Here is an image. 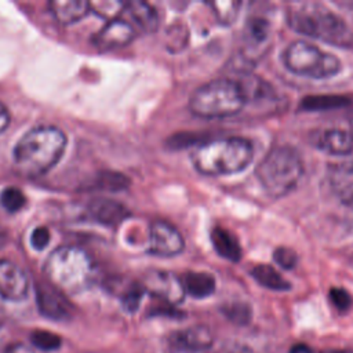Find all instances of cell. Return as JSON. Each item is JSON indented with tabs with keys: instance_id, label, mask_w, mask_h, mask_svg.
I'll list each match as a JSON object with an SVG mask.
<instances>
[{
	"instance_id": "27",
	"label": "cell",
	"mask_w": 353,
	"mask_h": 353,
	"mask_svg": "<svg viewBox=\"0 0 353 353\" xmlns=\"http://www.w3.org/2000/svg\"><path fill=\"white\" fill-rule=\"evenodd\" d=\"M30 342L34 347H37L40 350H46V352L57 350V349H59V346L62 343L61 338L57 334L46 331V330H37V331L32 332Z\"/></svg>"
},
{
	"instance_id": "34",
	"label": "cell",
	"mask_w": 353,
	"mask_h": 353,
	"mask_svg": "<svg viewBox=\"0 0 353 353\" xmlns=\"http://www.w3.org/2000/svg\"><path fill=\"white\" fill-rule=\"evenodd\" d=\"M164 353H211L210 349H197V347H186L179 345L168 343Z\"/></svg>"
},
{
	"instance_id": "40",
	"label": "cell",
	"mask_w": 353,
	"mask_h": 353,
	"mask_svg": "<svg viewBox=\"0 0 353 353\" xmlns=\"http://www.w3.org/2000/svg\"><path fill=\"white\" fill-rule=\"evenodd\" d=\"M352 265H353V259H352Z\"/></svg>"
},
{
	"instance_id": "23",
	"label": "cell",
	"mask_w": 353,
	"mask_h": 353,
	"mask_svg": "<svg viewBox=\"0 0 353 353\" xmlns=\"http://www.w3.org/2000/svg\"><path fill=\"white\" fill-rule=\"evenodd\" d=\"M270 33V25L266 19L255 17L247 21L244 26V40L247 46H262Z\"/></svg>"
},
{
	"instance_id": "15",
	"label": "cell",
	"mask_w": 353,
	"mask_h": 353,
	"mask_svg": "<svg viewBox=\"0 0 353 353\" xmlns=\"http://www.w3.org/2000/svg\"><path fill=\"white\" fill-rule=\"evenodd\" d=\"M330 183L339 200L353 208V163L334 164L330 170Z\"/></svg>"
},
{
	"instance_id": "26",
	"label": "cell",
	"mask_w": 353,
	"mask_h": 353,
	"mask_svg": "<svg viewBox=\"0 0 353 353\" xmlns=\"http://www.w3.org/2000/svg\"><path fill=\"white\" fill-rule=\"evenodd\" d=\"M216 19L223 25H230L236 19L240 8L239 1H212L210 3Z\"/></svg>"
},
{
	"instance_id": "31",
	"label": "cell",
	"mask_w": 353,
	"mask_h": 353,
	"mask_svg": "<svg viewBox=\"0 0 353 353\" xmlns=\"http://www.w3.org/2000/svg\"><path fill=\"white\" fill-rule=\"evenodd\" d=\"M143 294H145V288L142 285L130 287L121 296V303L124 310H127L128 313H134L139 307Z\"/></svg>"
},
{
	"instance_id": "22",
	"label": "cell",
	"mask_w": 353,
	"mask_h": 353,
	"mask_svg": "<svg viewBox=\"0 0 353 353\" xmlns=\"http://www.w3.org/2000/svg\"><path fill=\"white\" fill-rule=\"evenodd\" d=\"M349 98L343 95H310L302 98L299 108L305 112H321V110H331L338 109L349 105Z\"/></svg>"
},
{
	"instance_id": "28",
	"label": "cell",
	"mask_w": 353,
	"mask_h": 353,
	"mask_svg": "<svg viewBox=\"0 0 353 353\" xmlns=\"http://www.w3.org/2000/svg\"><path fill=\"white\" fill-rule=\"evenodd\" d=\"M25 203H26L25 196L18 188L8 186L3 189V192L0 193V204L8 212L19 211L25 205Z\"/></svg>"
},
{
	"instance_id": "35",
	"label": "cell",
	"mask_w": 353,
	"mask_h": 353,
	"mask_svg": "<svg viewBox=\"0 0 353 353\" xmlns=\"http://www.w3.org/2000/svg\"><path fill=\"white\" fill-rule=\"evenodd\" d=\"M4 353H34V352H33L32 347L26 346L25 343L17 342V343L8 345V346L6 347V350H4Z\"/></svg>"
},
{
	"instance_id": "2",
	"label": "cell",
	"mask_w": 353,
	"mask_h": 353,
	"mask_svg": "<svg viewBox=\"0 0 353 353\" xmlns=\"http://www.w3.org/2000/svg\"><path fill=\"white\" fill-rule=\"evenodd\" d=\"M287 22L295 32L336 47H352L353 32L343 18L320 3L291 6Z\"/></svg>"
},
{
	"instance_id": "1",
	"label": "cell",
	"mask_w": 353,
	"mask_h": 353,
	"mask_svg": "<svg viewBox=\"0 0 353 353\" xmlns=\"http://www.w3.org/2000/svg\"><path fill=\"white\" fill-rule=\"evenodd\" d=\"M66 135L54 125H39L29 130L15 145L12 159L17 170L29 178L48 172L62 157Z\"/></svg>"
},
{
	"instance_id": "7",
	"label": "cell",
	"mask_w": 353,
	"mask_h": 353,
	"mask_svg": "<svg viewBox=\"0 0 353 353\" xmlns=\"http://www.w3.org/2000/svg\"><path fill=\"white\" fill-rule=\"evenodd\" d=\"M281 61L290 72L310 79H328L341 72V61L334 54L303 40L290 43L283 51Z\"/></svg>"
},
{
	"instance_id": "11",
	"label": "cell",
	"mask_w": 353,
	"mask_h": 353,
	"mask_svg": "<svg viewBox=\"0 0 353 353\" xmlns=\"http://www.w3.org/2000/svg\"><path fill=\"white\" fill-rule=\"evenodd\" d=\"M134 37L135 30L132 25L124 19L114 18L92 36V44L101 51H108L127 46Z\"/></svg>"
},
{
	"instance_id": "3",
	"label": "cell",
	"mask_w": 353,
	"mask_h": 353,
	"mask_svg": "<svg viewBox=\"0 0 353 353\" xmlns=\"http://www.w3.org/2000/svg\"><path fill=\"white\" fill-rule=\"evenodd\" d=\"M254 159L251 142L241 137H228L201 143L192 154L193 167L203 175L237 174Z\"/></svg>"
},
{
	"instance_id": "25",
	"label": "cell",
	"mask_w": 353,
	"mask_h": 353,
	"mask_svg": "<svg viewBox=\"0 0 353 353\" xmlns=\"http://www.w3.org/2000/svg\"><path fill=\"white\" fill-rule=\"evenodd\" d=\"M95 188L108 192H121L128 189L130 179L117 171H101L95 176Z\"/></svg>"
},
{
	"instance_id": "30",
	"label": "cell",
	"mask_w": 353,
	"mask_h": 353,
	"mask_svg": "<svg viewBox=\"0 0 353 353\" xmlns=\"http://www.w3.org/2000/svg\"><path fill=\"white\" fill-rule=\"evenodd\" d=\"M328 298L332 306L339 312H347L353 305L352 295L345 288L341 287H332L328 291Z\"/></svg>"
},
{
	"instance_id": "9",
	"label": "cell",
	"mask_w": 353,
	"mask_h": 353,
	"mask_svg": "<svg viewBox=\"0 0 353 353\" xmlns=\"http://www.w3.org/2000/svg\"><path fill=\"white\" fill-rule=\"evenodd\" d=\"M145 291H149L153 296L161 299L165 305L174 306L183 301L185 290L181 277L170 272L153 270L146 274L143 285Z\"/></svg>"
},
{
	"instance_id": "29",
	"label": "cell",
	"mask_w": 353,
	"mask_h": 353,
	"mask_svg": "<svg viewBox=\"0 0 353 353\" xmlns=\"http://www.w3.org/2000/svg\"><path fill=\"white\" fill-rule=\"evenodd\" d=\"M90 6V11L95 12L97 15L106 18L109 21L117 18V15L120 12H123L124 8V3L120 1H103V0H98V1H88Z\"/></svg>"
},
{
	"instance_id": "21",
	"label": "cell",
	"mask_w": 353,
	"mask_h": 353,
	"mask_svg": "<svg viewBox=\"0 0 353 353\" xmlns=\"http://www.w3.org/2000/svg\"><path fill=\"white\" fill-rule=\"evenodd\" d=\"M252 279L265 288L273 291H288L291 284L270 265L261 263L251 269Z\"/></svg>"
},
{
	"instance_id": "4",
	"label": "cell",
	"mask_w": 353,
	"mask_h": 353,
	"mask_svg": "<svg viewBox=\"0 0 353 353\" xmlns=\"http://www.w3.org/2000/svg\"><path fill=\"white\" fill-rule=\"evenodd\" d=\"M44 274L50 284L65 295L85 291L94 283L95 266L91 256L76 245L55 248L44 263Z\"/></svg>"
},
{
	"instance_id": "18",
	"label": "cell",
	"mask_w": 353,
	"mask_h": 353,
	"mask_svg": "<svg viewBox=\"0 0 353 353\" xmlns=\"http://www.w3.org/2000/svg\"><path fill=\"white\" fill-rule=\"evenodd\" d=\"M123 12H127L134 23L145 33H153L159 28L157 11L146 1L132 0L124 3Z\"/></svg>"
},
{
	"instance_id": "6",
	"label": "cell",
	"mask_w": 353,
	"mask_h": 353,
	"mask_svg": "<svg viewBox=\"0 0 353 353\" xmlns=\"http://www.w3.org/2000/svg\"><path fill=\"white\" fill-rule=\"evenodd\" d=\"M245 105L241 87L234 79H214L196 88L189 98V110L203 119H222L239 113Z\"/></svg>"
},
{
	"instance_id": "5",
	"label": "cell",
	"mask_w": 353,
	"mask_h": 353,
	"mask_svg": "<svg viewBox=\"0 0 353 353\" xmlns=\"http://www.w3.org/2000/svg\"><path fill=\"white\" fill-rule=\"evenodd\" d=\"M263 190L280 199L295 189L303 175V160L299 152L290 145L273 146L255 168Z\"/></svg>"
},
{
	"instance_id": "16",
	"label": "cell",
	"mask_w": 353,
	"mask_h": 353,
	"mask_svg": "<svg viewBox=\"0 0 353 353\" xmlns=\"http://www.w3.org/2000/svg\"><path fill=\"white\" fill-rule=\"evenodd\" d=\"M50 12L62 25H72L90 12L88 1L84 0H52L48 3Z\"/></svg>"
},
{
	"instance_id": "33",
	"label": "cell",
	"mask_w": 353,
	"mask_h": 353,
	"mask_svg": "<svg viewBox=\"0 0 353 353\" xmlns=\"http://www.w3.org/2000/svg\"><path fill=\"white\" fill-rule=\"evenodd\" d=\"M50 230L46 226H37L30 234V244L36 251H43L50 243Z\"/></svg>"
},
{
	"instance_id": "39",
	"label": "cell",
	"mask_w": 353,
	"mask_h": 353,
	"mask_svg": "<svg viewBox=\"0 0 353 353\" xmlns=\"http://www.w3.org/2000/svg\"><path fill=\"white\" fill-rule=\"evenodd\" d=\"M352 124H353V117H352Z\"/></svg>"
},
{
	"instance_id": "20",
	"label": "cell",
	"mask_w": 353,
	"mask_h": 353,
	"mask_svg": "<svg viewBox=\"0 0 353 353\" xmlns=\"http://www.w3.org/2000/svg\"><path fill=\"white\" fill-rule=\"evenodd\" d=\"M185 294L201 299L214 294L215 279L204 272H188L181 277Z\"/></svg>"
},
{
	"instance_id": "12",
	"label": "cell",
	"mask_w": 353,
	"mask_h": 353,
	"mask_svg": "<svg viewBox=\"0 0 353 353\" xmlns=\"http://www.w3.org/2000/svg\"><path fill=\"white\" fill-rule=\"evenodd\" d=\"M36 302L40 313L51 320H66L70 316V305L61 292L50 283H37Z\"/></svg>"
},
{
	"instance_id": "36",
	"label": "cell",
	"mask_w": 353,
	"mask_h": 353,
	"mask_svg": "<svg viewBox=\"0 0 353 353\" xmlns=\"http://www.w3.org/2000/svg\"><path fill=\"white\" fill-rule=\"evenodd\" d=\"M10 124V113L8 109L4 106L3 102H0V134L7 130Z\"/></svg>"
},
{
	"instance_id": "8",
	"label": "cell",
	"mask_w": 353,
	"mask_h": 353,
	"mask_svg": "<svg viewBox=\"0 0 353 353\" xmlns=\"http://www.w3.org/2000/svg\"><path fill=\"white\" fill-rule=\"evenodd\" d=\"M185 248L182 234L165 221H153L149 228L148 252L154 256L168 258L179 255Z\"/></svg>"
},
{
	"instance_id": "38",
	"label": "cell",
	"mask_w": 353,
	"mask_h": 353,
	"mask_svg": "<svg viewBox=\"0 0 353 353\" xmlns=\"http://www.w3.org/2000/svg\"><path fill=\"white\" fill-rule=\"evenodd\" d=\"M290 353H312V352L306 345H295L291 347Z\"/></svg>"
},
{
	"instance_id": "17",
	"label": "cell",
	"mask_w": 353,
	"mask_h": 353,
	"mask_svg": "<svg viewBox=\"0 0 353 353\" xmlns=\"http://www.w3.org/2000/svg\"><path fill=\"white\" fill-rule=\"evenodd\" d=\"M210 239L215 252L221 258L234 263L241 259V247L239 244L237 237L230 230L222 226H214Z\"/></svg>"
},
{
	"instance_id": "24",
	"label": "cell",
	"mask_w": 353,
	"mask_h": 353,
	"mask_svg": "<svg viewBox=\"0 0 353 353\" xmlns=\"http://www.w3.org/2000/svg\"><path fill=\"white\" fill-rule=\"evenodd\" d=\"M222 314L236 325H247L252 319V309L247 302L233 301L221 306Z\"/></svg>"
},
{
	"instance_id": "37",
	"label": "cell",
	"mask_w": 353,
	"mask_h": 353,
	"mask_svg": "<svg viewBox=\"0 0 353 353\" xmlns=\"http://www.w3.org/2000/svg\"><path fill=\"white\" fill-rule=\"evenodd\" d=\"M229 353H254L252 350H250L245 346H240V345H234L229 347Z\"/></svg>"
},
{
	"instance_id": "19",
	"label": "cell",
	"mask_w": 353,
	"mask_h": 353,
	"mask_svg": "<svg viewBox=\"0 0 353 353\" xmlns=\"http://www.w3.org/2000/svg\"><path fill=\"white\" fill-rule=\"evenodd\" d=\"M212 342H214V336L210 328L204 325L178 330L172 332L168 338V343L186 346V347H197V349H211Z\"/></svg>"
},
{
	"instance_id": "10",
	"label": "cell",
	"mask_w": 353,
	"mask_h": 353,
	"mask_svg": "<svg viewBox=\"0 0 353 353\" xmlns=\"http://www.w3.org/2000/svg\"><path fill=\"white\" fill-rule=\"evenodd\" d=\"M29 294V280L25 272L8 259H0V296L19 302Z\"/></svg>"
},
{
	"instance_id": "32",
	"label": "cell",
	"mask_w": 353,
	"mask_h": 353,
	"mask_svg": "<svg viewBox=\"0 0 353 353\" xmlns=\"http://www.w3.org/2000/svg\"><path fill=\"white\" fill-rule=\"evenodd\" d=\"M273 259L274 262L283 268V269H292L296 266L298 263V255L296 252L290 248V247H277L274 251H273Z\"/></svg>"
},
{
	"instance_id": "14",
	"label": "cell",
	"mask_w": 353,
	"mask_h": 353,
	"mask_svg": "<svg viewBox=\"0 0 353 353\" xmlns=\"http://www.w3.org/2000/svg\"><path fill=\"white\" fill-rule=\"evenodd\" d=\"M88 214L102 225L116 226L130 215V211L120 201L101 197L90 201Z\"/></svg>"
},
{
	"instance_id": "13",
	"label": "cell",
	"mask_w": 353,
	"mask_h": 353,
	"mask_svg": "<svg viewBox=\"0 0 353 353\" xmlns=\"http://www.w3.org/2000/svg\"><path fill=\"white\" fill-rule=\"evenodd\" d=\"M310 142L321 152L346 156L353 152V132L342 128H323L312 132Z\"/></svg>"
}]
</instances>
